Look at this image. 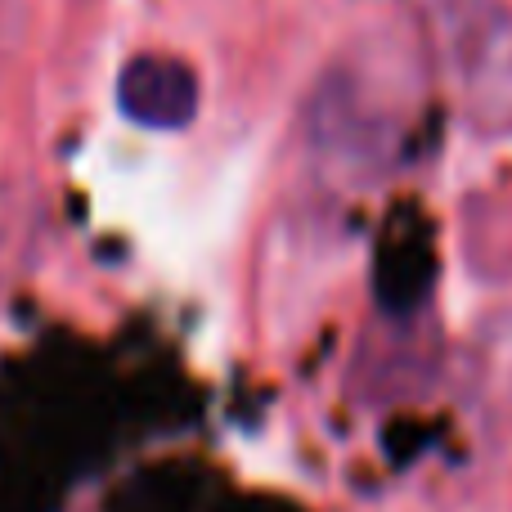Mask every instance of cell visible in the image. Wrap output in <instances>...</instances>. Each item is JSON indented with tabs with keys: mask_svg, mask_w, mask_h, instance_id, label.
I'll return each instance as SVG.
<instances>
[{
	"mask_svg": "<svg viewBox=\"0 0 512 512\" xmlns=\"http://www.w3.org/2000/svg\"><path fill=\"white\" fill-rule=\"evenodd\" d=\"M117 104L131 122L149 126V131H180L198 113V77L180 59L140 54L122 68Z\"/></svg>",
	"mask_w": 512,
	"mask_h": 512,
	"instance_id": "1",
	"label": "cell"
},
{
	"mask_svg": "<svg viewBox=\"0 0 512 512\" xmlns=\"http://www.w3.org/2000/svg\"><path fill=\"white\" fill-rule=\"evenodd\" d=\"M468 104L486 131H512V23L490 14L463 36Z\"/></svg>",
	"mask_w": 512,
	"mask_h": 512,
	"instance_id": "2",
	"label": "cell"
}]
</instances>
